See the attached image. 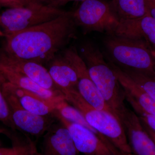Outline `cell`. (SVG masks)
<instances>
[{"instance_id": "cell-1", "label": "cell", "mask_w": 155, "mask_h": 155, "mask_svg": "<svg viewBox=\"0 0 155 155\" xmlns=\"http://www.w3.org/2000/svg\"><path fill=\"white\" fill-rule=\"evenodd\" d=\"M77 25L72 13L6 37V54L43 65L76 37Z\"/></svg>"}, {"instance_id": "cell-2", "label": "cell", "mask_w": 155, "mask_h": 155, "mask_svg": "<svg viewBox=\"0 0 155 155\" xmlns=\"http://www.w3.org/2000/svg\"><path fill=\"white\" fill-rule=\"evenodd\" d=\"M78 52L86 64L92 80L118 117V114L126 107L125 98L113 69L106 62L100 49L92 42H83Z\"/></svg>"}, {"instance_id": "cell-3", "label": "cell", "mask_w": 155, "mask_h": 155, "mask_svg": "<svg viewBox=\"0 0 155 155\" xmlns=\"http://www.w3.org/2000/svg\"><path fill=\"white\" fill-rule=\"evenodd\" d=\"M63 93L67 102L78 110L88 124L107 139L122 155L132 153L125 129L116 115L93 107L77 89L66 91Z\"/></svg>"}, {"instance_id": "cell-4", "label": "cell", "mask_w": 155, "mask_h": 155, "mask_svg": "<svg viewBox=\"0 0 155 155\" xmlns=\"http://www.w3.org/2000/svg\"><path fill=\"white\" fill-rule=\"evenodd\" d=\"M104 43L119 67L155 77L154 56L144 41L112 35L106 37Z\"/></svg>"}, {"instance_id": "cell-5", "label": "cell", "mask_w": 155, "mask_h": 155, "mask_svg": "<svg viewBox=\"0 0 155 155\" xmlns=\"http://www.w3.org/2000/svg\"><path fill=\"white\" fill-rule=\"evenodd\" d=\"M66 11L47 4H32L9 8L0 15L5 37L56 19Z\"/></svg>"}, {"instance_id": "cell-6", "label": "cell", "mask_w": 155, "mask_h": 155, "mask_svg": "<svg viewBox=\"0 0 155 155\" xmlns=\"http://www.w3.org/2000/svg\"><path fill=\"white\" fill-rule=\"evenodd\" d=\"M72 13L76 25L85 33L97 31L112 35L119 23L106 0H85Z\"/></svg>"}, {"instance_id": "cell-7", "label": "cell", "mask_w": 155, "mask_h": 155, "mask_svg": "<svg viewBox=\"0 0 155 155\" xmlns=\"http://www.w3.org/2000/svg\"><path fill=\"white\" fill-rule=\"evenodd\" d=\"M4 94L8 105L12 122L17 130L39 138L43 136L58 120L54 115L41 116L30 113L23 107L11 84L5 81Z\"/></svg>"}, {"instance_id": "cell-8", "label": "cell", "mask_w": 155, "mask_h": 155, "mask_svg": "<svg viewBox=\"0 0 155 155\" xmlns=\"http://www.w3.org/2000/svg\"><path fill=\"white\" fill-rule=\"evenodd\" d=\"M63 54L77 72L78 79V91L84 99L97 110L108 111L115 115L91 78L86 64L77 48L70 47L65 50Z\"/></svg>"}, {"instance_id": "cell-9", "label": "cell", "mask_w": 155, "mask_h": 155, "mask_svg": "<svg viewBox=\"0 0 155 155\" xmlns=\"http://www.w3.org/2000/svg\"><path fill=\"white\" fill-rule=\"evenodd\" d=\"M54 115L69 130L79 153L86 155H123L88 128L65 119L57 110Z\"/></svg>"}, {"instance_id": "cell-10", "label": "cell", "mask_w": 155, "mask_h": 155, "mask_svg": "<svg viewBox=\"0 0 155 155\" xmlns=\"http://www.w3.org/2000/svg\"><path fill=\"white\" fill-rule=\"evenodd\" d=\"M134 155H155V142L146 131L140 117L125 107L118 115Z\"/></svg>"}, {"instance_id": "cell-11", "label": "cell", "mask_w": 155, "mask_h": 155, "mask_svg": "<svg viewBox=\"0 0 155 155\" xmlns=\"http://www.w3.org/2000/svg\"><path fill=\"white\" fill-rule=\"evenodd\" d=\"M0 63L29 78L42 88L62 93L53 81L48 69L41 64L13 57L1 50Z\"/></svg>"}, {"instance_id": "cell-12", "label": "cell", "mask_w": 155, "mask_h": 155, "mask_svg": "<svg viewBox=\"0 0 155 155\" xmlns=\"http://www.w3.org/2000/svg\"><path fill=\"white\" fill-rule=\"evenodd\" d=\"M43 137V155H79L69 130L59 120L51 125Z\"/></svg>"}, {"instance_id": "cell-13", "label": "cell", "mask_w": 155, "mask_h": 155, "mask_svg": "<svg viewBox=\"0 0 155 155\" xmlns=\"http://www.w3.org/2000/svg\"><path fill=\"white\" fill-rule=\"evenodd\" d=\"M114 35L143 41L155 55V19L149 14L139 19L119 21Z\"/></svg>"}, {"instance_id": "cell-14", "label": "cell", "mask_w": 155, "mask_h": 155, "mask_svg": "<svg viewBox=\"0 0 155 155\" xmlns=\"http://www.w3.org/2000/svg\"><path fill=\"white\" fill-rule=\"evenodd\" d=\"M125 94V98L131 105L140 107L145 112L155 115V101L149 95L119 66L109 62Z\"/></svg>"}, {"instance_id": "cell-15", "label": "cell", "mask_w": 155, "mask_h": 155, "mask_svg": "<svg viewBox=\"0 0 155 155\" xmlns=\"http://www.w3.org/2000/svg\"><path fill=\"white\" fill-rule=\"evenodd\" d=\"M48 65L47 69L52 79L62 93L70 90H77L78 79L77 72L63 55H57Z\"/></svg>"}, {"instance_id": "cell-16", "label": "cell", "mask_w": 155, "mask_h": 155, "mask_svg": "<svg viewBox=\"0 0 155 155\" xmlns=\"http://www.w3.org/2000/svg\"><path fill=\"white\" fill-rule=\"evenodd\" d=\"M10 84L22 107L30 113L38 116L54 115L58 103L64 99H47L36 94Z\"/></svg>"}, {"instance_id": "cell-17", "label": "cell", "mask_w": 155, "mask_h": 155, "mask_svg": "<svg viewBox=\"0 0 155 155\" xmlns=\"http://www.w3.org/2000/svg\"><path fill=\"white\" fill-rule=\"evenodd\" d=\"M0 73L6 81L14 86L36 94L47 99L59 101L65 98L63 93L56 92L42 88L29 78L4 66L1 63Z\"/></svg>"}, {"instance_id": "cell-18", "label": "cell", "mask_w": 155, "mask_h": 155, "mask_svg": "<svg viewBox=\"0 0 155 155\" xmlns=\"http://www.w3.org/2000/svg\"><path fill=\"white\" fill-rule=\"evenodd\" d=\"M109 3L119 21L139 19L147 14L146 0H111Z\"/></svg>"}, {"instance_id": "cell-19", "label": "cell", "mask_w": 155, "mask_h": 155, "mask_svg": "<svg viewBox=\"0 0 155 155\" xmlns=\"http://www.w3.org/2000/svg\"><path fill=\"white\" fill-rule=\"evenodd\" d=\"M56 110L60 115L65 119L88 128L90 130H91L92 132L96 134L101 139L111 147H115L107 139L99 132H98L93 127H92L88 124V122H87L86 119L81 113L76 108L69 104L65 99L61 100L58 103L56 107Z\"/></svg>"}, {"instance_id": "cell-20", "label": "cell", "mask_w": 155, "mask_h": 155, "mask_svg": "<svg viewBox=\"0 0 155 155\" xmlns=\"http://www.w3.org/2000/svg\"><path fill=\"white\" fill-rule=\"evenodd\" d=\"M5 134L11 140L17 155H36L35 145L27 134L10 129H6Z\"/></svg>"}, {"instance_id": "cell-21", "label": "cell", "mask_w": 155, "mask_h": 155, "mask_svg": "<svg viewBox=\"0 0 155 155\" xmlns=\"http://www.w3.org/2000/svg\"><path fill=\"white\" fill-rule=\"evenodd\" d=\"M140 87L155 101V77L132 69L120 67Z\"/></svg>"}, {"instance_id": "cell-22", "label": "cell", "mask_w": 155, "mask_h": 155, "mask_svg": "<svg viewBox=\"0 0 155 155\" xmlns=\"http://www.w3.org/2000/svg\"><path fill=\"white\" fill-rule=\"evenodd\" d=\"M5 81L0 73V122L9 129L17 130L12 122L8 105L4 94V85Z\"/></svg>"}, {"instance_id": "cell-23", "label": "cell", "mask_w": 155, "mask_h": 155, "mask_svg": "<svg viewBox=\"0 0 155 155\" xmlns=\"http://www.w3.org/2000/svg\"><path fill=\"white\" fill-rule=\"evenodd\" d=\"M132 107L140 116L141 120L155 132V115L148 114L138 106L132 105Z\"/></svg>"}, {"instance_id": "cell-24", "label": "cell", "mask_w": 155, "mask_h": 155, "mask_svg": "<svg viewBox=\"0 0 155 155\" xmlns=\"http://www.w3.org/2000/svg\"><path fill=\"white\" fill-rule=\"evenodd\" d=\"M5 6L11 8L23 6L19 0H0V6Z\"/></svg>"}, {"instance_id": "cell-25", "label": "cell", "mask_w": 155, "mask_h": 155, "mask_svg": "<svg viewBox=\"0 0 155 155\" xmlns=\"http://www.w3.org/2000/svg\"><path fill=\"white\" fill-rule=\"evenodd\" d=\"M85 0H48V5L59 8V6L63 5L68 2L72 1H81L84 2Z\"/></svg>"}, {"instance_id": "cell-26", "label": "cell", "mask_w": 155, "mask_h": 155, "mask_svg": "<svg viewBox=\"0 0 155 155\" xmlns=\"http://www.w3.org/2000/svg\"><path fill=\"white\" fill-rule=\"evenodd\" d=\"M147 13L155 19V4L150 0H146Z\"/></svg>"}, {"instance_id": "cell-27", "label": "cell", "mask_w": 155, "mask_h": 155, "mask_svg": "<svg viewBox=\"0 0 155 155\" xmlns=\"http://www.w3.org/2000/svg\"><path fill=\"white\" fill-rule=\"evenodd\" d=\"M0 155H17L14 148L2 147H0Z\"/></svg>"}, {"instance_id": "cell-28", "label": "cell", "mask_w": 155, "mask_h": 155, "mask_svg": "<svg viewBox=\"0 0 155 155\" xmlns=\"http://www.w3.org/2000/svg\"><path fill=\"white\" fill-rule=\"evenodd\" d=\"M23 6L27 5L32 4H45L47 3L48 0H19Z\"/></svg>"}, {"instance_id": "cell-29", "label": "cell", "mask_w": 155, "mask_h": 155, "mask_svg": "<svg viewBox=\"0 0 155 155\" xmlns=\"http://www.w3.org/2000/svg\"><path fill=\"white\" fill-rule=\"evenodd\" d=\"M140 120H141V119H140ZM141 121L142 124L143 125L145 130L147 132V133L149 134L150 136L151 137V138L153 139V140L155 142V132L153 130H152L150 127H149L144 122H143L142 120H141Z\"/></svg>"}, {"instance_id": "cell-30", "label": "cell", "mask_w": 155, "mask_h": 155, "mask_svg": "<svg viewBox=\"0 0 155 155\" xmlns=\"http://www.w3.org/2000/svg\"><path fill=\"white\" fill-rule=\"evenodd\" d=\"M6 129L5 128H2V127H0V135H1V134H5V131ZM0 147H1V140H0Z\"/></svg>"}, {"instance_id": "cell-31", "label": "cell", "mask_w": 155, "mask_h": 155, "mask_svg": "<svg viewBox=\"0 0 155 155\" xmlns=\"http://www.w3.org/2000/svg\"><path fill=\"white\" fill-rule=\"evenodd\" d=\"M5 36V34L3 33L2 31L0 29V37Z\"/></svg>"}, {"instance_id": "cell-32", "label": "cell", "mask_w": 155, "mask_h": 155, "mask_svg": "<svg viewBox=\"0 0 155 155\" xmlns=\"http://www.w3.org/2000/svg\"><path fill=\"white\" fill-rule=\"evenodd\" d=\"M36 155H43L41 153H39L38 152V151L36 152Z\"/></svg>"}, {"instance_id": "cell-33", "label": "cell", "mask_w": 155, "mask_h": 155, "mask_svg": "<svg viewBox=\"0 0 155 155\" xmlns=\"http://www.w3.org/2000/svg\"><path fill=\"white\" fill-rule=\"evenodd\" d=\"M150 1H151V2H152L153 3H154V4H155V0H150Z\"/></svg>"}, {"instance_id": "cell-34", "label": "cell", "mask_w": 155, "mask_h": 155, "mask_svg": "<svg viewBox=\"0 0 155 155\" xmlns=\"http://www.w3.org/2000/svg\"><path fill=\"white\" fill-rule=\"evenodd\" d=\"M134 155L132 154V153H131V154H127V155Z\"/></svg>"}, {"instance_id": "cell-35", "label": "cell", "mask_w": 155, "mask_h": 155, "mask_svg": "<svg viewBox=\"0 0 155 155\" xmlns=\"http://www.w3.org/2000/svg\"><path fill=\"white\" fill-rule=\"evenodd\" d=\"M154 56V58H155V55L153 54Z\"/></svg>"}]
</instances>
